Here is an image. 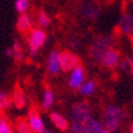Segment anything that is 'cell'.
I'll use <instances>...</instances> for the list:
<instances>
[{
	"mask_svg": "<svg viewBox=\"0 0 133 133\" xmlns=\"http://www.w3.org/2000/svg\"><path fill=\"white\" fill-rule=\"evenodd\" d=\"M125 116H127V113L121 107L115 105V104H109L102 112V123H103L104 128L112 133V132H116L120 128Z\"/></svg>",
	"mask_w": 133,
	"mask_h": 133,
	"instance_id": "1",
	"label": "cell"
},
{
	"mask_svg": "<svg viewBox=\"0 0 133 133\" xmlns=\"http://www.w3.org/2000/svg\"><path fill=\"white\" fill-rule=\"evenodd\" d=\"M113 48V38L111 36H99L96 37L90 46V58L94 63L102 65L104 55Z\"/></svg>",
	"mask_w": 133,
	"mask_h": 133,
	"instance_id": "2",
	"label": "cell"
},
{
	"mask_svg": "<svg viewBox=\"0 0 133 133\" xmlns=\"http://www.w3.org/2000/svg\"><path fill=\"white\" fill-rule=\"evenodd\" d=\"M46 38H48V34H46L45 29H42V28H34L28 34L26 44H28L29 55L32 57V58H33V57H36L37 53H38L41 50V48L45 45Z\"/></svg>",
	"mask_w": 133,
	"mask_h": 133,
	"instance_id": "3",
	"label": "cell"
},
{
	"mask_svg": "<svg viewBox=\"0 0 133 133\" xmlns=\"http://www.w3.org/2000/svg\"><path fill=\"white\" fill-rule=\"evenodd\" d=\"M71 121H78V123H84L90 116H91V107L88 102H77L74 103L70 111Z\"/></svg>",
	"mask_w": 133,
	"mask_h": 133,
	"instance_id": "4",
	"label": "cell"
},
{
	"mask_svg": "<svg viewBox=\"0 0 133 133\" xmlns=\"http://www.w3.org/2000/svg\"><path fill=\"white\" fill-rule=\"evenodd\" d=\"M84 82H86V71L82 65L75 67L72 71H70V75L67 78V86L71 90L79 91V88L84 84Z\"/></svg>",
	"mask_w": 133,
	"mask_h": 133,
	"instance_id": "5",
	"label": "cell"
},
{
	"mask_svg": "<svg viewBox=\"0 0 133 133\" xmlns=\"http://www.w3.org/2000/svg\"><path fill=\"white\" fill-rule=\"evenodd\" d=\"M81 65V58L72 53L71 50H63L61 53V66H62V71L65 72H70L72 71L75 67H78Z\"/></svg>",
	"mask_w": 133,
	"mask_h": 133,
	"instance_id": "6",
	"label": "cell"
},
{
	"mask_svg": "<svg viewBox=\"0 0 133 133\" xmlns=\"http://www.w3.org/2000/svg\"><path fill=\"white\" fill-rule=\"evenodd\" d=\"M46 70H48V74L51 75V77H57L62 71L61 53L58 50H51L49 53L48 59H46Z\"/></svg>",
	"mask_w": 133,
	"mask_h": 133,
	"instance_id": "7",
	"label": "cell"
},
{
	"mask_svg": "<svg viewBox=\"0 0 133 133\" xmlns=\"http://www.w3.org/2000/svg\"><path fill=\"white\" fill-rule=\"evenodd\" d=\"M79 13L83 18H86V20L88 21H95L96 18L99 17V8L98 5L90 2V0H83V2H81L79 4Z\"/></svg>",
	"mask_w": 133,
	"mask_h": 133,
	"instance_id": "8",
	"label": "cell"
},
{
	"mask_svg": "<svg viewBox=\"0 0 133 133\" xmlns=\"http://www.w3.org/2000/svg\"><path fill=\"white\" fill-rule=\"evenodd\" d=\"M26 119H28V123H29L30 129H32L33 133H40L45 129V123H44V120H42V117H41V115H40V112H38L37 108H30L29 109Z\"/></svg>",
	"mask_w": 133,
	"mask_h": 133,
	"instance_id": "9",
	"label": "cell"
},
{
	"mask_svg": "<svg viewBox=\"0 0 133 133\" xmlns=\"http://www.w3.org/2000/svg\"><path fill=\"white\" fill-rule=\"evenodd\" d=\"M16 29L17 32L23 34V36H28L33 29V18L29 13H24V15H18L17 17V21H16Z\"/></svg>",
	"mask_w": 133,
	"mask_h": 133,
	"instance_id": "10",
	"label": "cell"
},
{
	"mask_svg": "<svg viewBox=\"0 0 133 133\" xmlns=\"http://www.w3.org/2000/svg\"><path fill=\"white\" fill-rule=\"evenodd\" d=\"M117 28H119L120 33H123L125 36L133 34V15L130 12H123L120 20H119Z\"/></svg>",
	"mask_w": 133,
	"mask_h": 133,
	"instance_id": "11",
	"label": "cell"
},
{
	"mask_svg": "<svg viewBox=\"0 0 133 133\" xmlns=\"http://www.w3.org/2000/svg\"><path fill=\"white\" fill-rule=\"evenodd\" d=\"M120 62V51L115 48H112L103 58L102 66H104L105 69H115L119 66Z\"/></svg>",
	"mask_w": 133,
	"mask_h": 133,
	"instance_id": "12",
	"label": "cell"
},
{
	"mask_svg": "<svg viewBox=\"0 0 133 133\" xmlns=\"http://www.w3.org/2000/svg\"><path fill=\"white\" fill-rule=\"evenodd\" d=\"M49 119H50L51 124H53L57 129H58V130H61V132L69 130L70 123H69V120L66 119V116H63L62 113H59V112H50Z\"/></svg>",
	"mask_w": 133,
	"mask_h": 133,
	"instance_id": "13",
	"label": "cell"
},
{
	"mask_svg": "<svg viewBox=\"0 0 133 133\" xmlns=\"http://www.w3.org/2000/svg\"><path fill=\"white\" fill-rule=\"evenodd\" d=\"M11 98H12V103H13V105L16 108L21 109V108L25 107V104H26V96H25L24 90L18 84L15 86V90H13V92L11 95Z\"/></svg>",
	"mask_w": 133,
	"mask_h": 133,
	"instance_id": "14",
	"label": "cell"
},
{
	"mask_svg": "<svg viewBox=\"0 0 133 133\" xmlns=\"http://www.w3.org/2000/svg\"><path fill=\"white\" fill-rule=\"evenodd\" d=\"M104 129L105 128H104L103 123L94 119L92 116H90L84 121V133H103Z\"/></svg>",
	"mask_w": 133,
	"mask_h": 133,
	"instance_id": "15",
	"label": "cell"
},
{
	"mask_svg": "<svg viewBox=\"0 0 133 133\" xmlns=\"http://www.w3.org/2000/svg\"><path fill=\"white\" fill-rule=\"evenodd\" d=\"M36 24L38 25V28H42V29L49 28L50 24H51L50 15L46 11H44V9L37 11V13H36Z\"/></svg>",
	"mask_w": 133,
	"mask_h": 133,
	"instance_id": "16",
	"label": "cell"
},
{
	"mask_svg": "<svg viewBox=\"0 0 133 133\" xmlns=\"http://www.w3.org/2000/svg\"><path fill=\"white\" fill-rule=\"evenodd\" d=\"M0 133H16L15 124L5 113H0Z\"/></svg>",
	"mask_w": 133,
	"mask_h": 133,
	"instance_id": "17",
	"label": "cell"
},
{
	"mask_svg": "<svg viewBox=\"0 0 133 133\" xmlns=\"http://www.w3.org/2000/svg\"><path fill=\"white\" fill-rule=\"evenodd\" d=\"M54 92L51 91V88H45L44 94H42V102H41V107L45 111H49L53 105H54Z\"/></svg>",
	"mask_w": 133,
	"mask_h": 133,
	"instance_id": "18",
	"label": "cell"
},
{
	"mask_svg": "<svg viewBox=\"0 0 133 133\" xmlns=\"http://www.w3.org/2000/svg\"><path fill=\"white\" fill-rule=\"evenodd\" d=\"M95 91H96V82H95V81H87V82H84V84L79 88V94L82 95L83 98L91 96V95L95 94Z\"/></svg>",
	"mask_w": 133,
	"mask_h": 133,
	"instance_id": "19",
	"label": "cell"
},
{
	"mask_svg": "<svg viewBox=\"0 0 133 133\" xmlns=\"http://www.w3.org/2000/svg\"><path fill=\"white\" fill-rule=\"evenodd\" d=\"M15 130H16V133H33L30 129V125L28 123V119H25V117H18L15 121Z\"/></svg>",
	"mask_w": 133,
	"mask_h": 133,
	"instance_id": "20",
	"label": "cell"
},
{
	"mask_svg": "<svg viewBox=\"0 0 133 133\" xmlns=\"http://www.w3.org/2000/svg\"><path fill=\"white\" fill-rule=\"evenodd\" d=\"M12 104H13L12 98L4 91H0V113H4L5 111H8Z\"/></svg>",
	"mask_w": 133,
	"mask_h": 133,
	"instance_id": "21",
	"label": "cell"
},
{
	"mask_svg": "<svg viewBox=\"0 0 133 133\" xmlns=\"http://www.w3.org/2000/svg\"><path fill=\"white\" fill-rule=\"evenodd\" d=\"M11 48L13 50V59L16 62H21L24 59V49H23L20 41H13Z\"/></svg>",
	"mask_w": 133,
	"mask_h": 133,
	"instance_id": "22",
	"label": "cell"
},
{
	"mask_svg": "<svg viewBox=\"0 0 133 133\" xmlns=\"http://www.w3.org/2000/svg\"><path fill=\"white\" fill-rule=\"evenodd\" d=\"M29 7H30L29 0H15V9L18 15L28 13Z\"/></svg>",
	"mask_w": 133,
	"mask_h": 133,
	"instance_id": "23",
	"label": "cell"
},
{
	"mask_svg": "<svg viewBox=\"0 0 133 133\" xmlns=\"http://www.w3.org/2000/svg\"><path fill=\"white\" fill-rule=\"evenodd\" d=\"M69 133H84V123H78V121H71Z\"/></svg>",
	"mask_w": 133,
	"mask_h": 133,
	"instance_id": "24",
	"label": "cell"
},
{
	"mask_svg": "<svg viewBox=\"0 0 133 133\" xmlns=\"http://www.w3.org/2000/svg\"><path fill=\"white\" fill-rule=\"evenodd\" d=\"M119 70H121L123 72H130V67H129V61H128V58L120 59V62H119Z\"/></svg>",
	"mask_w": 133,
	"mask_h": 133,
	"instance_id": "25",
	"label": "cell"
},
{
	"mask_svg": "<svg viewBox=\"0 0 133 133\" xmlns=\"http://www.w3.org/2000/svg\"><path fill=\"white\" fill-rule=\"evenodd\" d=\"M69 45L71 48H78L79 46V38L78 37H70L69 38Z\"/></svg>",
	"mask_w": 133,
	"mask_h": 133,
	"instance_id": "26",
	"label": "cell"
},
{
	"mask_svg": "<svg viewBox=\"0 0 133 133\" xmlns=\"http://www.w3.org/2000/svg\"><path fill=\"white\" fill-rule=\"evenodd\" d=\"M5 55L9 57V58H13V50H12V48H8L5 50Z\"/></svg>",
	"mask_w": 133,
	"mask_h": 133,
	"instance_id": "27",
	"label": "cell"
},
{
	"mask_svg": "<svg viewBox=\"0 0 133 133\" xmlns=\"http://www.w3.org/2000/svg\"><path fill=\"white\" fill-rule=\"evenodd\" d=\"M128 61H129V67H130V72L133 74V59L128 58Z\"/></svg>",
	"mask_w": 133,
	"mask_h": 133,
	"instance_id": "28",
	"label": "cell"
},
{
	"mask_svg": "<svg viewBox=\"0 0 133 133\" xmlns=\"http://www.w3.org/2000/svg\"><path fill=\"white\" fill-rule=\"evenodd\" d=\"M40 133H54V132H53L51 129H48V128H45V129H44L42 132H40Z\"/></svg>",
	"mask_w": 133,
	"mask_h": 133,
	"instance_id": "29",
	"label": "cell"
},
{
	"mask_svg": "<svg viewBox=\"0 0 133 133\" xmlns=\"http://www.w3.org/2000/svg\"><path fill=\"white\" fill-rule=\"evenodd\" d=\"M103 133H111V132H108L107 129H104V130H103Z\"/></svg>",
	"mask_w": 133,
	"mask_h": 133,
	"instance_id": "30",
	"label": "cell"
},
{
	"mask_svg": "<svg viewBox=\"0 0 133 133\" xmlns=\"http://www.w3.org/2000/svg\"><path fill=\"white\" fill-rule=\"evenodd\" d=\"M132 130H133V121H132Z\"/></svg>",
	"mask_w": 133,
	"mask_h": 133,
	"instance_id": "31",
	"label": "cell"
},
{
	"mask_svg": "<svg viewBox=\"0 0 133 133\" xmlns=\"http://www.w3.org/2000/svg\"><path fill=\"white\" fill-rule=\"evenodd\" d=\"M130 133H133V130H132V132H130Z\"/></svg>",
	"mask_w": 133,
	"mask_h": 133,
	"instance_id": "32",
	"label": "cell"
}]
</instances>
